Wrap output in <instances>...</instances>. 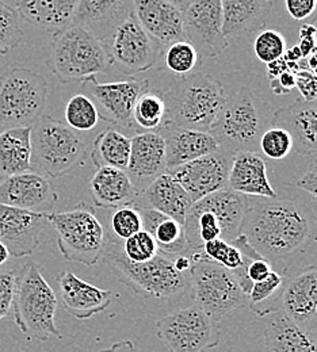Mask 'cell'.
Returning a JSON list of instances; mask_svg holds the SVG:
<instances>
[{
    "label": "cell",
    "instance_id": "obj_1",
    "mask_svg": "<svg viewBox=\"0 0 317 352\" xmlns=\"http://www.w3.org/2000/svg\"><path fill=\"white\" fill-rule=\"evenodd\" d=\"M251 247L267 262L279 263L305 251L317 236L316 213L287 199H251L241 223Z\"/></svg>",
    "mask_w": 317,
    "mask_h": 352
},
{
    "label": "cell",
    "instance_id": "obj_2",
    "mask_svg": "<svg viewBox=\"0 0 317 352\" xmlns=\"http://www.w3.org/2000/svg\"><path fill=\"white\" fill-rule=\"evenodd\" d=\"M102 259L128 289L144 298L178 302L190 290L188 276L178 271L173 261L162 255L133 263L124 255L120 241L106 240Z\"/></svg>",
    "mask_w": 317,
    "mask_h": 352
},
{
    "label": "cell",
    "instance_id": "obj_3",
    "mask_svg": "<svg viewBox=\"0 0 317 352\" xmlns=\"http://www.w3.org/2000/svg\"><path fill=\"white\" fill-rule=\"evenodd\" d=\"M272 110L252 89L243 86L227 96L209 133L230 153L259 152V140L272 126Z\"/></svg>",
    "mask_w": 317,
    "mask_h": 352
},
{
    "label": "cell",
    "instance_id": "obj_4",
    "mask_svg": "<svg viewBox=\"0 0 317 352\" xmlns=\"http://www.w3.org/2000/svg\"><path fill=\"white\" fill-rule=\"evenodd\" d=\"M250 204V197L228 187L195 201L183 222L190 252L201 251L210 240L237 237Z\"/></svg>",
    "mask_w": 317,
    "mask_h": 352
},
{
    "label": "cell",
    "instance_id": "obj_5",
    "mask_svg": "<svg viewBox=\"0 0 317 352\" xmlns=\"http://www.w3.org/2000/svg\"><path fill=\"white\" fill-rule=\"evenodd\" d=\"M57 297L46 282L41 267L28 262L17 272V286L12 300L14 321L29 340L47 342L63 339L56 327Z\"/></svg>",
    "mask_w": 317,
    "mask_h": 352
},
{
    "label": "cell",
    "instance_id": "obj_6",
    "mask_svg": "<svg viewBox=\"0 0 317 352\" xmlns=\"http://www.w3.org/2000/svg\"><path fill=\"white\" fill-rule=\"evenodd\" d=\"M164 122L209 132L226 99L223 85L210 75L197 72L175 83L164 95Z\"/></svg>",
    "mask_w": 317,
    "mask_h": 352
},
{
    "label": "cell",
    "instance_id": "obj_7",
    "mask_svg": "<svg viewBox=\"0 0 317 352\" xmlns=\"http://www.w3.org/2000/svg\"><path fill=\"white\" fill-rule=\"evenodd\" d=\"M32 170L49 177L68 175L85 166L86 142L67 124L43 114L30 131Z\"/></svg>",
    "mask_w": 317,
    "mask_h": 352
},
{
    "label": "cell",
    "instance_id": "obj_8",
    "mask_svg": "<svg viewBox=\"0 0 317 352\" xmlns=\"http://www.w3.org/2000/svg\"><path fill=\"white\" fill-rule=\"evenodd\" d=\"M47 65L58 80L69 83L106 72L111 58L105 43L72 23L54 34Z\"/></svg>",
    "mask_w": 317,
    "mask_h": 352
},
{
    "label": "cell",
    "instance_id": "obj_9",
    "mask_svg": "<svg viewBox=\"0 0 317 352\" xmlns=\"http://www.w3.org/2000/svg\"><path fill=\"white\" fill-rule=\"evenodd\" d=\"M190 258L193 264L188 280L197 307L219 322L229 313L247 307L248 297L232 271L208 259L202 250L193 252Z\"/></svg>",
    "mask_w": 317,
    "mask_h": 352
},
{
    "label": "cell",
    "instance_id": "obj_10",
    "mask_svg": "<svg viewBox=\"0 0 317 352\" xmlns=\"http://www.w3.org/2000/svg\"><path fill=\"white\" fill-rule=\"evenodd\" d=\"M45 220L57 232V247L67 262L91 267L102 259L105 229L92 206L80 202L67 212L45 213Z\"/></svg>",
    "mask_w": 317,
    "mask_h": 352
},
{
    "label": "cell",
    "instance_id": "obj_11",
    "mask_svg": "<svg viewBox=\"0 0 317 352\" xmlns=\"http://www.w3.org/2000/svg\"><path fill=\"white\" fill-rule=\"evenodd\" d=\"M45 78L28 68H12L0 76V128L32 126L44 113Z\"/></svg>",
    "mask_w": 317,
    "mask_h": 352
},
{
    "label": "cell",
    "instance_id": "obj_12",
    "mask_svg": "<svg viewBox=\"0 0 317 352\" xmlns=\"http://www.w3.org/2000/svg\"><path fill=\"white\" fill-rule=\"evenodd\" d=\"M156 335L170 352H206L221 342L220 322L197 305L163 317Z\"/></svg>",
    "mask_w": 317,
    "mask_h": 352
},
{
    "label": "cell",
    "instance_id": "obj_13",
    "mask_svg": "<svg viewBox=\"0 0 317 352\" xmlns=\"http://www.w3.org/2000/svg\"><path fill=\"white\" fill-rule=\"evenodd\" d=\"M106 46L111 65L129 76L151 69L162 52V46L142 29L135 15L116 29Z\"/></svg>",
    "mask_w": 317,
    "mask_h": 352
},
{
    "label": "cell",
    "instance_id": "obj_14",
    "mask_svg": "<svg viewBox=\"0 0 317 352\" xmlns=\"http://www.w3.org/2000/svg\"><path fill=\"white\" fill-rule=\"evenodd\" d=\"M184 38L199 56H220L228 46L223 33L221 0H194L183 12Z\"/></svg>",
    "mask_w": 317,
    "mask_h": 352
},
{
    "label": "cell",
    "instance_id": "obj_15",
    "mask_svg": "<svg viewBox=\"0 0 317 352\" xmlns=\"http://www.w3.org/2000/svg\"><path fill=\"white\" fill-rule=\"evenodd\" d=\"M85 91L100 107V120L118 126H131L133 122V109L138 96L148 89L146 80L129 79L113 83H99L95 76L82 80Z\"/></svg>",
    "mask_w": 317,
    "mask_h": 352
},
{
    "label": "cell",
    "instance_id": "obj_16",
    "mask_svg": "<svg viewBox=\"0 0 317 352\" xmlns=\"http://www.w3.org/2000/svg\"><path fill=\"white\" fill-rule=\"evenodd\" d=\"M233 153L220 148L179 167L168 170L175 176L193 202L228 187V176Z\"/></svg>",
    "mask_w": 317,
    "mask_h": 352
},
{
    "label": "cell",
    "instance_id": "obj_17",
    "mask_svg": "<svg viewBox=\"0 0 317 352\" xmlns=\"http://www.w3.org/2000/svg\"><path fill=\"white\" fill-rule=\"evenodd\" d=\"M57 199V191L50 177L37 171L32 170L0 180V204L29 212L47 213Z\"/></svg>",
    "mask_w": 317,
    "mask_h": 352
},
{
    "label": "cell",
    "instance_id": "obj_18",
    "mask_svg": "<svg viewBox=\"0 0 317 352\" xmlns=\"http://www.w3.org/2000/svg\"><path fill=\"white\" fill-rule=\"evenodd\" d=\"M45 213L29 212L0 204V241L12 258L30 256L40 245Z\"/></svg>",
    "mask_w": 317,
    "mask_h": 352
},
{
    "label": "cell",
    "instance_id": "obj_19",
    "mask_svg": "<svg viewBox=\"0 0 317 352\" xmlns=\"http://www.w3.org/2000/svg\"><path fill=\"white\" fill-rule=\"evenodd\" d=\"M132 15H135L133 0H79L72 23L106 44L116 29Z\"/></svg>",
    "mask_w": 317,
    "mask_h": 352
},
{
    "label": "cell",
    "instance_id": "obj_20",
    "mask_svg": "<svg viewBox=\"0 0 317 352\" xmlns=\"http://www.w3.org/2000/svg\"><path fill=\"white\" fill-rule=\"evenodd\" d=\"M132 140L127 174L141 192L160 175L167 173L166 144L157 132L136 134Z\"/></svg>",
    "mask_w": 317,
    "mask_h": 352
},
{
    "label": "cell",
    "instance_id": "obj_21",
    "mask_svg": "<svg viewBox=\"0 0 317 352\" xmlns=\"http://www.w3.org/2000/svg\"><path fill=\"white\" fill-rule=\"evenodd\" d=\"M278 310L300 325L307 327L317 316V265L300 268L286 282L278 301Z\"/></svg>",
    "mask_w": 317,
    "mask_h": 352
},
{
    "label": "cell",
    "instance_id": "obj_22",
    "mask_svg": "<svg viewBox=\"0 0 317 352\" xmlns=\"http://www.w3.org/2000/svg\"><path fill=\"white\" fill-rule=\"evenodd\" d=\"M57 285L64 310L76 320H89L109 308L114 293L102 290L80 279L71 271H63L57 276Z\"/></svg>",
    "mask_w": 317,
    "mask_h": 352
},
{
    "label": "cell",
    "instance_id": "obj_23",
    "mask_svg": "<svg viewBox=\"0 0 317 352\" xmlns=\"http://www.w3.org/2000/svg\"><path fill=\"white\" fill-rule=\"evenodd\" d=\"M135 16L142 29L160 46L184 38L183 14L167 0H133Z\"/></svg>",
    "mask_w": 317,
    "mask_h": 352
},
{
    "label": "cell",
    "instance_id": "obj_24",
    "mask_svg": "<svg viewBox=\"0 0 317 352\" xmlns=\"http://www.w3.org/2000/svg\"><path fill=\"white\" fill-rule=\"evenodd\" d=\"M228 188L247 197L276 198V191L272 188L267 177L266 160L259 152L239 151L233 153L228 176Z\"/></svg>",
    "mask_w": 317,
    "mask_h": 352
},
{
    "label": "cell",
    "instance_id": "obj_25",
    "mask_svg": "<svg viewBox=\"0 0 317 352\" xmlns=\"http://www.w3.org/2000/svg\"><path fill=\"white\" fill-rule=\"evenodd\" d=\"M156 132L166 144L167 171L220 149L219 142L209 132L186 129L170 122H164Z\"/></svg>",
    "mask_w": 317,
    "mask_h": 352
},
{
    "label": "cell",
    "instance_id": "obj_26",
    "mask_svg": "<svg viewBox=\"0 0 317 352\" xmlns=\"http://www.w3.org/2000/svg\"><path fill=\"white\" fill-rule=\"evenodd\" d=\"M272 125L286 129L293 137V149L300 155L317 153V102L297 99L272 114Z\"/></svg>",
    "mask_w": 317,
    "mask_h": 352
},
{
    "label": "cell",
    "instance_id": "obj_27",
    "mask_svg": "<svg viewBox=\"0 0 317 352\" xmlns=\"http://www.w3.org/2000/svg\"><path fill=\"white\" fill-rule=\"evenodd\" d=\"M90 194L95 206L103 209H118L135 205L141 191L137 190L127 171L100 167L96 168V173L91 179Z\"/></svg>",
    "mask_w": 317,
    "mask_h": 352
},
{
    "label": "cell",
    "instance_id": "obj_28",
    "mask_svg": "<svg viewBox=\"0 0 317 352\" xmlns=\"http://www.w3.org/2000/svg\"><path fill=\"white\" fill-rule=\"evenodd\" d=\"M267 352H317V338L282 310L270 313L265 327Z\"/></svg>",
    "mask_w": 317,
    "mask_h": 352
},
{
    "label": "cell",
    "instance_id": "obj_29",
    "mask_svg": "<svg viewBox=\"0 0 317 352\" xmlns=\"http://www.w3.org/2000/svg\"><path fill=\"white\" fill-rule=\"evenodd\" d=\"M79 0H17L22 21L56 34L72 25Z\"/></svg>",
    "mask_w": 317,
    "mask_h": 352
},
{
    "label": "cell",
    "instance_id": "obj_30",
    "mask_svg": "<svg viewBox=\"0 0 317 352\" xmlns=\"http://www.w3.org/2000/svg\"><path fill=\"white\" fill-rule=\"evenodd\" d=\"M221 10L223 33L229 40L263 29L272 11V1L221 0Z\"/></svg>",
    "mask_w": 317,
    "mask_h": 352
},
{
    "label": "cell",
    "instance_id": "obj_31",
    "mask_svg": "<svg viewBox=\"0 0 317 352\" xmlns=\"http://www.w3.org/2000/svg\"><path fill=\"white\" fill-rule=\"evenodd\" d=\"M141 197H144V201L148 205L141 208L155 209L182 223L194 204L179 180L170 173H164L163 175L156 177L141 192Z\"/></svg>",
    "mask_w": 317,
    "mask_h": 352
},
{
    "label": "cell",
    "instance_id": "obj_32",
    "mask_svg": "<svg viewBox=\"0 0 317 352\" xmlns=\"http://www.w3.org/2000/svg\"><path fill=\"white\" fill-rule=\"evenodd\" d=\"M136 208L141 212L144 230L152 234L159 251L171 256L191 255L182 222L151 208Z\"/></svg>",
    "mask_w": 317,
    "mask_h": 352
},
{
    "label": "cell",
    "instance_id": "obj_33",
    "mask_svg": "<svg viewBox=\"0 0 317 352\" xmlns=\"http://www.w3.org/2000/svg\"><path fill=\"white\" fill-rule=\"evenodd\" d=\"M32 126L7 128L0 133V180L32 171Z\"/></svg>",
    "mask_w": 317,
    "mask_h": 352
},
{
    "label": "cell",
    "instance_id": "obj_34",
    "mask_svg": "<svg viewBox=\"0 0 317 352\" xmlns=\"http://www.w3.org/2000/svg\"><path fill=\"white\" fill-rule=\"evenodd\" d=\"M132 140L113 128L99 133L94 141L91 160L96 168L111 167L127 170L131 157Z\"/></svg>",
    "mask_w": 317,
    "mask_h": 352
},
{
    "label": "cell",
    "instance_id": "obj_35",
    "mask_svg": "<svg viewBox=\"0 0 317 352\" xmlns=\"http://www.w3.org/2000/svg\"><path fill=\"white\" fill-rule=\"evenodd\" d=\"M286 282V270L279 274L272 270V274L261 280L254 282L248 293V307L259 317L269 316L278 310V301L281 298Z\"/></svg>",
    "mask_w": 317,
    "mask_h": 352
},
{
    "label": "cell",
    "instance_id": "obj_36",
    "mask_svg": "<svg viewBox=\"0 0 317 352\" xmlns=\"http://www.w3.org/2000/svg\"><path fill=\"white\" fill-rule=\"evenodd\" d=\"M166 120V103L159 91L145 89L137 99L133 121L146 132H156Z\"/></svg>",
    "mask_w": 317,
    "mask_h": 352
},
{
    "label": "cell",
    "instance_id": "obj_37",
    "mask_svg": "<svg viewBox=\"0 0 317 352\" xmlns=\"http://www.w3.org/2000/svg\"><path fill=\"white\" fill-rule=\"evenodd\" d=\"M65 124L79 132H90L100 120L95 102L86 94L74 95L65 106Z\"/></svg>",
    "mask_w": 317,
    "mask_h": 352
},
{
    "label": "cell",
    "instance_id": "obj_38",
    "mask_svg": "<svg viewBox=\"0 0 317 352\" xmlns=\"http://www.w3.org/2000/svg\"><path fill=\"white\" fill-rule=\"evenodd\" d=\"M164 63L171 72L187 75L199 64V53L194 45L183 38L166 46Z\"/></svg>",
    "mask_w": 317,
    "mask_h": 352
},
{
    "label": "cell",
    "instance_id": "obj_39",
    "mask_svg": "<svg viewBox=\"0 0 317 352\" xmlns=\"http://www.w3.org/2000/svg\"><path fill=\"white\" fill-rule=\"evenodd\" d=\"M23 33L17 8L0 1V56L21 44Z\"/></svg>",
    "mask_w": 317,
    "mask_h": 352
},
{
    "label": "cell",
    "instance_id": "obj_40",
    "mask_svg": "<svg viewBox=\"0 0 317 352\" xmlns=\"http://www.w3.org/2000/svg\"><path fill=\"white\" fill-rule=\"evenodd\" d=\"M293 137L286 129L272 125L259 140V151L272 160H282L293 151Z\"/></svg>",
    "mask_w": 317,
    "mask_h": 352
},
{
    "label": "cell",
    "instance_id": "obj_41",
    "mask_svg": "<svg viewBox=\"0 0 317 352\" xmlns=\"http://www.w3.org/2000/svg\"><path fill=\"white\" fill-rule=\"evenodd\" d=\"M255 56L266 64H272L286 54V40L276 30H261L254 40Z\"/></svg>",
    "mask_w": 317,
    "mask_h": 352
},
{
    "label": "cell",
    "instance_id": "obj_42",
    "mask_svg": "<svg viewBox=\"0 0 317 352\" xmlns=\"http://www.w3.org/2000/svg\"><path fill=\"white\" fill-rule=\"evenodd\" d=\"M110 229L120 240H127L137 232L142 230V216L135 205L122 206L116 209L110 216Z\"/></svg>",
    "mask_w": 317,
    "mask_h": 352
},
{
    "label": "cell",
    "instance_id": "obj_43",
    "mask_svg": "<svg viewBox=\"0 0 317 352\" xmlns=\"http://www.w3.org/2000/svg\"><path fill=\"white\" fill-rule=\"evenodd\" d=\"M124 255L133 263H141L152 259L157 255V244L151 233L140 230L136 234L124 240L122 243Z\"/></svg>",
    "mask_w": 317,
    "mask_h": 352
},
{
    "label": "cell",
    "instance_id": "obj_44",
    "mask_svg": "<svg viewBox=\"0 0 317 352\" xmlns=\"http://www.w3.org/2000/svg\"><path fill=\"white\" fill-rule=\"evenodd\" d=\"M17 286V271L0 270V320L12 308V300Z\"/></svg>",
    "mask_w": 317,
    "mask_h": 352
},
{
    "label": "cell",
    "instance_id": "obj_45",
    "mask_svg": "<svg viewBox=\"0 0 317 352\" xmlns=\"http://www.w3.org/2000/svg\"><path fill=\"white\" fill-rule=\"evenodd\" d=\"M286 11L294 21H305L317 10V0H283Z\"/></svg>",
    "mask_w": 317,
    "mask_h": 352
},
{
    "label": "cell",
    "instance_id": "obj_46",
    "mask_svg": "<svg viewBox=\"0 0 317 352\" xmlns=\"http://www.w3.org/2000/svg\"><path fill=\"white\" fill-rule=\"evenodd\" d=\"M286 184L307 191L315 201H317V153L307 171L294 182H289Z\"/></svg>",
    "mask_w": 317,
    "mask_h": 352
},
{
    "label": "cell",
    "instance_id": "obj_47",
    "mask_svg": "<svg viewBox=\"0 0 317 352\" xmlns=\"http://www.w3.org/2000/svg\"><path fill=\"white\" fill-rule=\"evenodd\" d=\"M272 264L270 262H267L266 259H256L251 261V263L248 264L247 275L250 280L254 283L266 279L272 274Z\"/></svg>",
    "mask_w": 317,
    "mask_h": 352
},
{
    "label": "cell",
    "instance_id": "obj_48",
    "mask_svg": "<svg viewBox=\"0 0 317 352\" xmlns=\"http://www.w3.org/2000/svg\"><path fill=\"white\" fill-rule=\"evenodd\" d=\"M99 352H141L138 351L136 346L131 340H124L120 343H116L107 349H103Z\"/></svg>",
    "mask_w": 317,
    "mask_h": 352
},
{
    "label": "cell",
    "instance_id": "obj_49",
    "mask_svg": "<svg viewBox=\"0 0 317 352\" xmlns=\"http://www.w3.org/2000/svg\"><path fill=\"white\" fill-rule=\"evenodd\" d=\"M174 262V265H175V268L178 270V271H181V272H188L190 271V268H191V264H193V261H191V258H190V255H179L175 261H173Z\"/></svg>",
    "mask_w": 317,
    "mask_h": 352
},
{
    "label": "cell",
    "instance_id": "obj_50",
    "mask_svg": "<svg viewBox=\"0 0 317 352\" xmlns=\"http://www.w3.org/2000/svg\"><path fill=\"white\" fill-rule=\"evenodd\" d=\"M11 258H12V256H11L8 248L6 247L4 243L0 241V268H1L4 264L8 263Z\"/></svg>",
    "mask_w": 317,
    "mask_h": 352
},
{
    "label": "cell",
    "instance_id": "obj_51",
    "mask_svg": "<svg viewBox=\"0 0 317 352\" xmlns=\"http://www.w3.org/2000/svg\"><path fill=\"white\" fill-rule=\"evenodd\" d=\"M167 1H170L173 6H175L179 11H184L194 0H167Z\"/></svg>",
    "mask_w": 317,
    "mask_h": 352
},
{
    "label": "cell",
    "instance_id": "obj_52",
    "mask_svg": "<svg viewBox=\"0 0 317 352\" xmlns=\"http://www.w3.org/2000/svg\"><path fill=\"white\" fill-rule=\"evenodd\" d=\"M314 28H315V32H316V43H317V18H316V21H315V25H314Z\"/></svg>",
    "mask_w": 317,
    "mask_h": 352
},
{
    "label": "cell",
    "instance_id": "obj_53",
    "mask_svg": "<svg viewBox=\"0 0 317 352\" xmlns=\"http://www.w3.org/2000/svg\"><path fill=\"white\" fill-rule=\"evenodd\" d=\"M315 335H316V338H317V329H316V332H315Z\"/></svg>",
    "mask_w": 317,
    "mask_h": 352
},
{
    "label": "cell",
    "instance_id": "obj_54",
    "mask_svg": "<svg viewBox=\"0 0 317 352\" xmlns=\"http://www.w3.org/2000/svg\"><path fill=\"white\" fill-rule=\"evenodd\" d=\"M315 241H316V243H317V236H316V239H315Z\"/></svg>",
    "mask_w": 317,
    "mask_h": 352
},
{
    "label": "cell",
    "instance_id": "obj_55",
    "mask_svg": "<svg viewBox=\"0 0 317 352\" xmlns=\"http://www.w3.org/2000/svg\"><path fill=\"white\" fill-rule=\"evenodd\" d=\"M270 1H272V0H270Z\"/></svg>",
    "mask_w": 317,
    "mask_h": 352
}]
</instances>
